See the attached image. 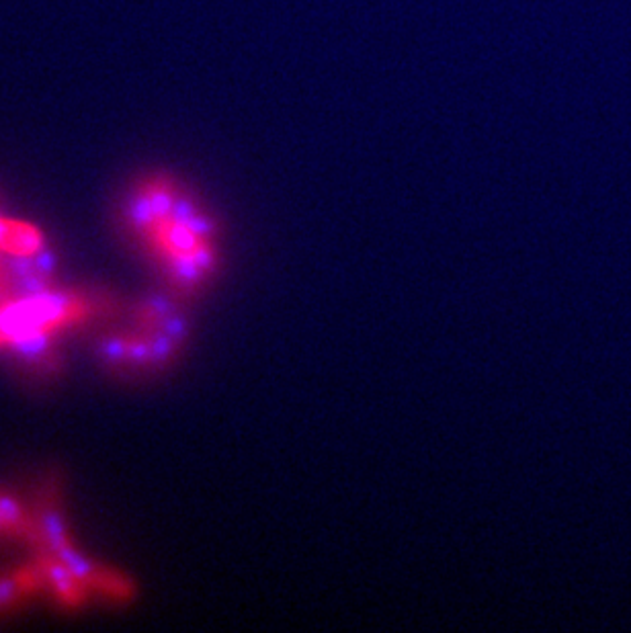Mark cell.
Wrapping results in <instances>:
<instances>
[{"instance_id": "cell-1", "label": "cell", "mask_w": 631, "mask_h": 633, "mask_svg": "<svg viewBox=\"0 0 631 633\" xmlns=\"http://www.w3.org/2000/svg\"><path fill=\"white\" fill-rule=\"evenodd\" d=\"M117 310L119 300L105 289L87 291L54 287L35 298L13 300L0 306V330H3L7 343L37 330L60 332L97 316H111Z\"/></svg>"}, {"instance_id": "cell-2", "label": "cell", "mask_w": 631, "mask_h": 633, "mask_svg": "<svg viewBox=\"0 0 631 633\" xmlns=\"http://www.w3.org/2000/svg\"><path fill=\"white\" fill-rule=\"evenodd\" d=\"M7 359L27 377L50 382L64 371V359L58 349V332L37 330L0 347Z\"/></svg>"}, {"instance_id": "cell-3", "label": "cell", "mask_w": 631, "mask_h": 633, "mask_svg": "<svg viewBox=\"0 0 631 633\" xmlns=\"http://www.w3.org/2000/svg\"><path fill=\"white\" fill-rule=\"evenodd\" d=\"M56 556H60L66 562V566L78 576L80 582H84V586H87L89 590H95V593L107 599H113L117 603H128L136 597V586L128 576L87 558L82 552L76 550L74 543L64 547V550H60Z\"/></svg>"}, {"instance_id": "cell-4", "label": "cell", "mask_w": 631, "mask_h": 633, "mask_svg": "<svg viewBox=\"0 0 631 633\" xmlns=\"http://www.w3.org/2000/svg\"><path fill=\"white\" fill-rule=\"evenodd\" d=\"M58 480L52 476L48 478L44 484H41L39 492H37V500H35V521L37 527L41 531V537H44L48 550L58 554L64 547L72 545L66 521H64V513L60 506V488H58Z\"/></svg>"}, {"instance_id": "cell-5", "label": "cell", "mask_w": 631, "mask_h": 633, "mask_svg": "<svg viewBox=\"0 0 631 633\" xmlns=\"http://www.w3.org/2000/svg\"><path fill=\"white\" fill-rule=\"evenodd\" d=\"M35 560L44 568L48 586L64 609H78L89 599V588L66 566V562L50 550L35 552Z\"/></svg>"}, {"instance_id": "cell-6", "label": "cell", "mask_w": 631, "mask_h": 633, "mask_svg": "<svg viewBox=\"0 0 631 633\" xmlns=\"http://www.w3.org/2000/svg\"><path fill=\"white\" fill-rule=\"evenodd\" d=\"M44 586H48V578L37 560L11 572H0V615L19 609Z\"/></svg>"}, {"instance_id": "cell-7", "label": "cell", "mask_w": 631, "mask_h": 633, "mask_svg": "<svg viewBox=\"0 0 631 633\" xmlns=\"http://www.w3.org/2000/svg\"><path fill=\"white\" fill-rule=\"evenodd\" d=\"M0 535L17 537L29 543L33 547V552L48 550L33 513H29L13 494L3 490H0Z\"/></svg>"}, {"instance_id": "cell-8", "label": "cell", "mask_w": 631, "mask_h": 633, "mask_svg": "<svg viewBox=\"0 0 631 633\" xmlns=\"http://www.w3.org/2000/svg\"><path fill=\"white\" fill-rule=\"evenodd\" d=\"M185 300H181L177 293L171 289L166 291H150L138 300L134 306V322L136 330L150 332L162 324V320L171 314L177 306H181Z\"/></svg>"}, {"instance_id": "cell-9", "label": "cell", "mask_w": 631, "mask_h": 633, "mask_svg": "<svg viewBox=\"0 0 631 633\" xmlns=\"http://www.w3.org/2000/svg\"><path fill=\"white\" fill-rule=\"evenodd\" d=\"M125 222H128V226L134 234H138L148 244V240L152 238L154 228H156V214L152 209L146 181L140 183L132 191L128 203H125Z\"/></svg>"}, {"instance_id": "cell-10", "label": "cell", "mask_w": 631, "mask_h": 633, "mask_svg": "<svg viewBox=\"0 0 631 633\" xmlns=\"http://www.w3.org/2000/svg\"><path fill=\"white\" fill-rule=\"evenodd\" d=\"M128 336L130 332L107 330L97 339V359L109 373H128Z\"/></svg>"}, {"instance_id": "cell-11", "label": "cell", "mask_w": 631, "mask_h": 633, "mask_svg": "<svg viewBox=\"0 0 631 633\" xmlns=\"http://www.w3.org/2000/svg\"><path fill=\"white\" fill-rule=\"evenodd\" d=\"M46 244L44 234H41L35 226L27 224V222H15L11 226L7 244L3 248V252H11V255H35V252Z\"/></svg>"}, {"instance_id": "cell-12", "label": "cell", "mask_w": 631, "mask_h": 633, "mask_svg": "<svg viewBox=\"0 0 631 633\" xmlns=\"http://www.w3.org/2000/svg\"><path fill=\"white\" fill-rule=\"evenodd\" d=\"M148 334L150 339V349H152V367H150V373H162L166 371L168 367H171L177 357L183 353V349L168 336L164 330L160 328H154Z\"/></svg>"}, {"instance_id": "cell-13", "label": "cell", "mask_w": 631, "mask_h": 633, "mask_svg": "<svg viewBox=\"0 0 631 633\" xmlns=\"http://www.w3.org/2000/svg\"><path fill=\"white\" fill-rule=\"evenodd\" d=\"M152 367V349L148 334L142 330L130 332L128 336V373L140 375L150 373Z\"/></svg>"}, {"instance_id": "cell-14", "label": "cell", "mask_w": 631, "mask_h": 633, "mask_svg": "<svg viewBox=\"0 0 631 633\" xmlns=\"http://www.w3.org/2000/svg\"><path fill=\"white\" fill-rule=\"evenodd\" d=\"M54 287H56L54 281L46 279L44 275H39L37 271H33L21 279L11 281V295H13V300H27V298H35V295L48 293Z\"/></svg>"}, {"instance_id": "cell-15", "label": "cell", "mask_w": 631, "mask_h": 633, "mask_svg": "<svg viewBox=\"0 0 631 633\" xmlns=\"http://www.w3.org/2000/svg\"><path fill=\"white\" fill-rule=\"evenodd\" d=\"M3 263L11 281L35 271V259L31 255H11V252H3Z\"/></svg>"}, {"instance_id": "cell-16", "label": "cell", "mask_w": 631, "mask_h": 633, "mask_svg": "<svg viewBox=\"0 0 631 633\" xmlns=\"http://www.w3.org/2000/svg\"><path fill=\"white\" fill-rule=\"evenodd\" d=\"M33 259H35V271L56 283V275H58V257H56V252L48 244H44L35 252Z\"/></svg>"}, {"instance_id": "cell-17", "label": "cell", "mask_w": 631, "mask_h": 633, "mask_svg": "<svg viewBox=\"0 0 631 633\" xmlns=\"http://www.w3.org/2000/svg\"><path fill=\"white\" fill-rule=\"evenodd\" d=\"M5 345V334H3V330H0V347Z\"/></svg>"}]
</instances>
